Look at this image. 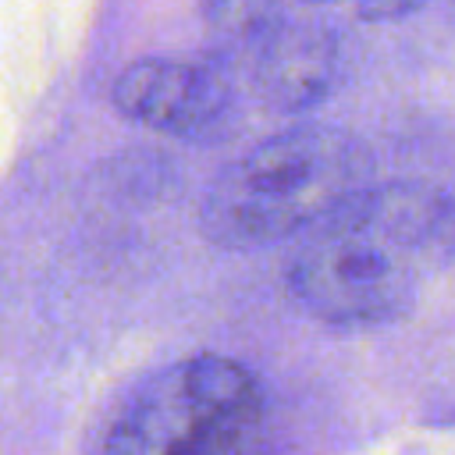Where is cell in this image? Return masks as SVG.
<instances>
[{
	"mask_svg": "<svg viewBox=\"0 0 455 455\" xmlns=\"http://www.w3.org/2000/svg\"><path fill=\"white\" fill-rule=\"evenodd\" d=\"M263 391L217 352L149 373L107 430L103 455H256Z\"/></svg>",
	"mask_w": 455,
	"mask_h": 455,
	"instance_id": "cell-3",
	"label": "cell"
},
{
	"mask_svg": "<svg viewBox=\"0 0 455 455\" xmlns=\"http://www.w3.org/2000/svg\"><path fill=\"white\" fill-rule=\"evenodd\" d=\"M451 259L455 199L427 181H384L302 231L288 284L313 316L370 327L405 316Z\"/></svg>",
	"mask_w": 455,
	"mask_h": 455,
	"instance_id": "cell-1",
	"label": "cell"
},
{
	"mask_svg": "<svg viewBox=\"0 0 455 455\" xmlns=\"http://www.w3.org/2000/svg\"><path fill=\"white\" fill-rule=\"evenodd\" d=\"M203 14L220 68H238L284 18L277 0H206Z\"/></svg>",
	"mask_w": 455,
	"mask_h": 455,
	"instance_id": "cell-6",
	"label": "cell"
},
{
	"mask_svg": "<svg viewBox=\"0 0 455 455\" xmlns=\"http://www.w3.org/2000/svg\"><path fill=\"white\" fill-rule=\"evenodd\" d=\"M366 146L323 124L270 135L231 160L199 206L203 235L220 249H256L309 231L366 188Z\"/></svg>",
	"mask_w": 455,
	"mask_h": 455,
	"instance_id": "cell-2",
	"label": "cell"
},
{
	"mask_svg": "<svg viewBox=\"0 0 455 455\" xmlns=\"http://www.w3.org/2000/svg\"><path fill=\"white\" fill-rule=\"evenodd\" d=\"M110 100L128 121L188 142H213L235 121V85L213 60L142 57L117 75Z\"/></svg>",
	"mask_w": 455,
	"mask_h": 455,
	"instance_id": "cell-4",
	"label": "cell"
},
{
	"mask_svg": "<svg viewBox=\"0 0 455 455\" xmlns=\"http://www.w3.org/2000/svg\"><path fill=\"white\" fill-rule=\"evenodd\" d=\"M238 68L270 110L299 114L331 92L338 78V43L316 21L281 18Z\"/></svg>",
	"mask_w": 455,
	"mask_h": 455,
	"instance_id": "cell-5",
	"label": "cell"
},
{
	"mask_svg": "<svg viewBox=\"0 0 455 455\" xmlns=\"http://www.w3.org/2000/svg\"><path fill=\"white\" fill-rule=\"evenodd\" d=\"M427 0H355V14L363 21H395L419 11Z\"/></svg>",
	"mask_w": 455,
	"mask_h": 455,
	"instance_id": "cell-7",
	"label": "cell"
}]
</instances>
